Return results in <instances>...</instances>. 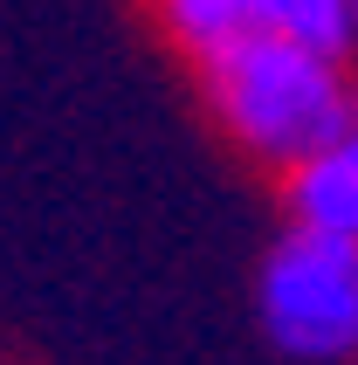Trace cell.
<instances>
[{"mask_svg": "<svg viewBox=\"0 0 358 365\" xmlns=\"http://www.w3.org/2000/svg\"><path fill=\"white\" fill-rule=\"evenodd\" d=\"M255 317L297 365L358 359V242L324 227H282L255 276Z\"/></svg>", "mask_w": 358, "mask_h": 365, "instance_id": "7a4b0ae2", "label": "cell"}, {"mask_svg": "<svg viewBox=\"0 0 358 365\" xmlns=\"http://www.w3.org/2000/svg\"><path fill=\"white\" fill-rule=\"evenodd\" d=\"M200 103L227 145L262 173H290L317 152L331 131L358 110V76L338 48L276 35V28H248L227 41L220 56L193 69Z\"/></svg>", "mask_w": 358, "mask_h": 365, "instance_id": "6da1fadb", "label": "cell"}, {"mask_svg": "<svg viewBox=\"0 0 358 365\" xmlns=\"http://www.w3.org/2000/svg\"><path fill=\"white\" fill-rule=\"evenodd\" d=\"M282 207L297 227H324V235L358 242V110L303 165L282 173Z\"/></svg>", "mask_w": 358, "mask_h": 365, "instance_id": "3957f363", "label": "cell"}, {"mask_svg": "<svg viewBox=\"0 0 358 365\" xmlns=\"http://www.w3.org/2000/svg\"><path fill=\"white\" fill-rule=\"evenodd\" d=\"M235 14L248 28H276V35H297V41H317V48H352V21H358V0H235Z\"/></svg>", "mask_w": 358, "mask_h": 365, "instance_id": "277c9868", "label": "cell"}, {"mask_svg": "<svg viewBox=\"0 0 358 365\" xmlns=\"http://www.w3.org/2000/svg\"><path fill=\"white\" fill-rule=\"evenodd\" d=\"M344 62H352V76H358V21H352V48H344Z\"/></svg>", "mask_w": 358, "mask_h": 365, "instance_id": "5b68a950", "label": "cell"}]
</instances>
